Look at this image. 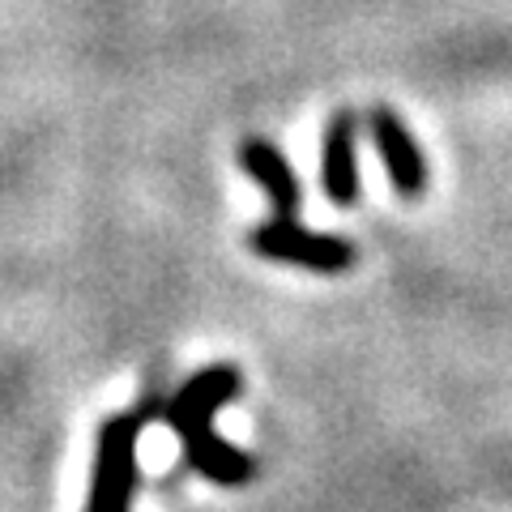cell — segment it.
<instances>
[{"mask_svg":"<svg viewBox=\"0 0 512 512\" xmlns=\"http://www.w3.org/2000/svg\"><path fill=\"white\" fill-rule=\"evenodd\" d=\"M146 423H150L146 410H128V414H116V419H107L99 427L86 512H128V508H133L137 444H141V431H146Z\"/></svg>","mask_w":512,"mask_h":512,"instance_id":"6da1fadb","label":"cell"},{"mask_svg":"<svg viewBox=\"0 0 512 512\" xmlns=\"http://www.w3.org/2000/svg\"><path fill=\"white\" fill-rule=\"evenodd\" d=\"M252 248L269 256V261L308 265V269H320V274H338V269L355 265V244H350L346 235L308 231L291 218H274V222H265V227H256Z\"/></svg>","mask_w":512,"mask_h":512,"instance_id":"7a4b0ae2","label":"cell"},{"mask_svg":"<svg viewBox=\"0 0 512 512\" xmlns=\"http://www.w3.org/2000/svg\"><path fill=\"white\" fill-rule=\"evenodd\" d=\"M239 393V372L227 363H218V367H205V372H197L180 393L167 402L163 410V419L171 431H180V436H192V431H201V427H210L214 423V414L231 402V397Z\"/></svg>","mask_w":512,"mask_h":512,"instance_id":"3957f363","label":"cell"},{"mask_svg":"<svg viewBox=\"0 0 512 512\" xmlns=\"http://www.w3.org/2000/svg\"><path fill=\"white\" fill-rule=\"evenodd\" d=\"M367 128H372V137H376L389 184L402 192V197H419L427 184V163H423L419 141L410 137V128L397 120V111H389V107H376L372 116H367Z\"/></svg>","mask_w":512,"mask_h":512,"instance_id":"277c9868","label":"cell"},{"mask_svg":"<svg viewBox=\"0 0 512 512\" xmlns=\"http://www.w3.org/2000/svg\"><path fill=\"white\" fill-rule=\"evenodd\" d=\"M320 184L333 205L359 201V150H355V116L338 111L325 128V154H320Z\"/></svg>","mask_w":512,"mask_h":512,"instance_id":"5b68a950","label":"cell"},{"mask_svg":"<svg viewBox=\"0 0 512 512\" xmlns=\"http://www.w3.org/2000/svg\"><path fill=\"white\" fill-rule=\"evenodd\" d=\"M239 167L248 171V180L261 184V192L269 197L278 218H291L299 210V180L291 163H286V154L274 146V141H261V137H248L244 146H239Z\"/></svg>","mask_w":512,"mask_h":512,"instance_id":"8992f818","label":"cell"},{"mask_svg":"<svg viewBox=\"0 0 512 512\" xmlns=\"http://www.w3.org/2000/svg\"><path fill=\"white\" fill-rule=\"evenodd\" d=\"M184 461L197 474L210 478V483H222V487H244L256 474V461L244 453V448L222 440L214 427H201V431H192V436H184Z\"/></svg>","mask_w":512,"mask_h":512,"instance_id":"52a82bcc","label":"cell"}]
</instances>
